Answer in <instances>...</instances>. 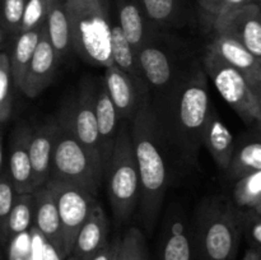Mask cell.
<instances>
[{"instance_id":"obj_3","label":"cell","mask_w":261,"mask_h":260,"mask_svg":"<svg viewBox=\"0 0 261 260\" xmlns=\"http://www.w3.org/2000/svg\"><path fill=\"white\" fill-rule=\"evenodd\" d=\"M205 74L204 68L195 64L184 75L170 102L178 142L191 157H195L203 144L204 127L212 112Z\"/></svg>"},{"instance_id":"obj_18","label":"cell","mask_w":261,"mask_h":260,"mask_svg":"<svg viewBox=\"0 0 261 260\" xmlns=\"http://www.w3.org/2000/svg\"><path fill=\"white\" fill-rule=\"evenodd\" d=\"M96 114L97 122H98V133L101 139L102 157H103L105 168H109L112 153H114L115 144H116L117 135H119V120L120 116L117 110L110 97L105 82L97 86L96 94Z\"/></svg>"},{"instance_id":"obj_15","label":"cell","mask_w":261,"mask_h":260,"mask_svg":"<svg viewBox=\"0 0 261 260\" xmlns=\"http://www.w3.org/2000/svg\"><path fill=\"white\" fill-rule=\"evenodd\" d=\"M32 132L33 130L28 129L27 126H20L15 129L13 135L8 167L17 194H28L36 191L30 153Z\"/></svg>"},{"instance_id":"obj_23","label":"cell","mask_w":261,"mask_h":260,"mask_svg":"<svg viewBox=\"0 0 261 260\" xmlns=\"http://www.w3.org/2000/svg\"><path fill=\"white\" fill-rule=\"evenodd\" d=\"M111 48L115 65L129 75H132L135 81L139 82L145 88H148L144 76H143L142 69H140L139 60H138V50L125 35L124 30L119 22V18H112Z\"/></svg>"},{"instance_id":"obj_13","label":"cell","mask_w":261,"mask_h":260,"mask_svg":"<svg viewBox=\"0 0 261 260\" xmlns=\"http://www.w3.org/2000/svg\"><path fill=\"white\" fill-rule=\"evenodd\" d=\"M213 31L231 36L261 59V12L257 3L234 12L223 22L214 25Z\"/></svg>"},{"instance_id":"obj_44","label":"cell","mask_w":261,"mask_h":260,"mask_svg":"<svg viewBox=\"0 0 261 260\" xmlns=\"http://www.w3.org/2000/svg\"><path fill=\"white\" fill-rule=\"evenodd\" d=\"M115 260H121V259H120V250H119V254H117L116 259H115Z\"/></svg>"},{"instance_id":"obj_28","label":"cell","mask_w":261,"mask_h":260,"mask_svg":"<svg viewBox=\"0 0 261 260\" xmlns=\"http://www.w3.org/2000/svg\"><path fill=\"white\" fill-rule=\"evenodd\" d=\"M162 260H193L190 239L181 223H175L163 245Z\"/></svg>"},{"instance_id":"obj_38","label":"cell","mask_w":261,"mask_h":260,"mask_svg":"<svg viewBox=\"0 0 261 260\" xmlns=\"http://www.w3.org/2000/svg\"><path fill=\"white\" fill-rule=\"evenodd\" d=\"M121 239H114L96 255L92 260H115L120 250Z\"/></svg>"},{"instance_id":"obj_45","label":"cell","mask_w":261,"mask_h":260,"mask_svg":"<svg viewBox=\"0 0 261 260\" xmlns=\"http://www.w3.org/2000/svg\"><path fill=\"white\" fill-rule=\"evenodd\" d=\"M257 5H259V8H260V12H261V0H259V2H257Z\"/></svg>"},{"instance_id":"obj_19","label":"cell","mask_w":261,"mask_h":260,"mask_svg":"<svg viewBox=\"0 0 261 260\" xmlns=\"http://www.w3.org/2000/svg\"><path fill=\"white\" fill-rule=\"evenodd\" d=\"M119 22L137 50L153 41V28L145 13L143 0H115Z\"/></svg>"},{"instance_id":"obj_7","label":"cell","mask_w":261,"mask_h":260,"mask_svg":"<svg viewBox=\"0 0 261 260\" xmlns=\"http://www.w3.org/2000/svg\"><path fill=\"white\" fill-rule=\"evenodd\" d=\"M241 222L229 208L214 205L199 224L198 246L201 260H233Z\"/></svg>"},{"instance_id":"obj_21","label":"cell","mask_w":261,"mask_h":260,"mask_svg":"<svg viewBox=\"0 0 261 260\" xmlns=\"http://www.w3.org/2000/svg\"><path fill=\"white\" fill-rule=\"evenodd\" d=\"M203 144L209 150L219 168L227 171L234 154V139L232 133L212 109L203 132Z\"/></svg>"},{"instance_id":"obj_16","label":"cell","mask_w":261,"mask_h":260,"mask_svg":"<svg viewBox=\"0 0 261 260\" xmlns=\"http://www.w3.org/2000/svg\"><path fill=\"white\" fill-rule=\"evenodd\" d=\"M59 132L58 119L45 122L32 132L30 144L31 161L33 167V180L37 190L46 185L50 178L51 165H53L54 149Z\"/></svg>"},{"instance_id":"obj_33","label":"cell","mask_w":261,"mask_h":260,"mask_svg":"<svg viewBox=\"0 0 261 260\" xmlns=\"http://www.w3.org/2000/svg\"><path fill=\"white\" fill-rule=\"evenodd\" d=\"M14 183L10 176L9 167L7 165L2 166V176H0V227L2 232L7 228L8 219H9L12 209L15 203Z\"/></svg>"},{"instance_id":"obj_39","label":"cell","mask_w":261,"mask_h":260,"mask_svg":"<svg viewBox=\"0 0 261 260\" xmlns=\"http://www.w3.org/2000/svg\"><path fill=\"white\" fill-rule=\"evenodd\" d=\"M43 260H64L60 252L56 250L55 246L48 244L47 241L43 242Z\"/></svg>"},{"instance_id":"obj_31","label":"cell","mask_w":261,"mask_h":260,"mask_svg":"<svg viewBox=\"0 0 261 260\" xmlns=\"http://www.w3.org/2000/svg\"><path fill=\"white\" fill-rule=\"evenodd\" d=\"M143 5L154 30L173 24L178 15V0H143Z\"/></svg>"},{"instance_id":"obj_27","label":"cell","mask_w":261,"mask_h":260,"mask_svg":"<svg viewBox=\"0 0 261 260\" xmlns=\"http://www.w3.org/2000/svg\"><path fill=\"white\" fill-rule=\"evenodd\" d=\"M14 89H17V86L13 76L9 48L3 45V51L0 55V122L3 126L12 117Z\"/></svg>"},{"instance_id":"obj_35","label":"cell","mask_w":261,"mask_h":260,"mask_svg":"<svg viewBox=\"0 0 261 260\" xmlns=\"http://www.w3.org/2000/svg\"><path fill=\"white\" fill-rule=\"evenodd\" d=\"M240 222L241 224H245L251 240L261 250V214L255 209H250L240 217Z\"/></svg>"},{"instance_id":"obj_37","label":"cell","mask_w":261,"mask_h":260,"mask_svg":"<svg viewBox=\"0 0 261 260\" xmlns=\"http://www.w3.org/2000/svg\"><path fill=\"white\" fill-rule=\"evenodd\" d=\"M252 3H256V0H226V2H224L223 8H222L221 13H219L218 18H217L216 22H214L213 27L214 25L218 24V23L223 22L226 18H228L229 15L233 14L234 12L240 10L241 8L246 7V5L252 4Z\"/></svg>"},{"instance_id":"obj_14","label":"cell","mask_w":261,"mask_h":260,"mask_svg":"<svg viewBox=\"0 0 261 260\" xmlns=\"http://www.w3.org/2000/svg\"><path fill=\"white\" fill-rule=\"evenodd\" d=\"M208 47L216 51L224 61L240 71L250 87L256 89L261 84V59L247 50L242 43L224 33L214 32Z\"/></svg>"},{"instance_id":"obj_4","label":"cell","mask_w":261,"mask_h":260,"mask_svg":"<svg viewBox=\"0 0 261 260\" xmlns=\"http://www.w3.org/2000/svg\"><path fill=\"white\" fill-rule=\"evenodd\" d=\"M107 194L117 223H126L140 203V176L132 132L120 127L114 153L107 168Z\"/></svg>"},{"instance_id":"obj_34","label":"cell","mask_w":261,"mask_h":260,"mask_svg":"<svg viewBox=\"0 0 261 260\" xmlns=\"http://www.w3.org/2000/svg\"><path fill=\"white\" fill-rule=\"evenodd\" d=\"M51 2L53 0H27L22 23V32L45 24Z\"/></svg>"},{"instance_id":"obj_41","label":"cell","mask_w":261,"mask_h":260,"mask_svg":"<svg viewBox=\"0 0 261 260\" xmlns=\"http://www.w3.org/2000/svg\"><path fill=\"white\" fill-rule=\"evenodd\" d=\"M255 94H256V98H257V102H259V107H260V112H261V84L259 87H257L256 89H254Z\"/></svg>"},{"instance_id":"obj_32","label":"cell","mask_w":261,"mask_h":260,"mask_svg":"<svg viewBox=\"0 0 261 260\" xmlns=\"http://www.w3.org/2000/svg\"><path fill=\"white\" fill-rule=\"evenodd\" d=\"M121 260H149L147 244L143 232L137 227L129 228L121 237L120 244Z\"/></svg>"},{"instance_id":"obj_2","label":"cell","mask_w":261,"mask_h":260,"mask_svg":"<svg viewBox=\"0 0 261 260\" xmlns=\"http://www.w3.org/2000/svg\"><path fill=\"white\" fill-rule=\"evenodd\" d=\"M73 50L82 60L105 69L115 65L111 22L106 0H66Z\"/></svg>"},{"instance_id":"obj_36","label":"cell","mask_w":261,"mask_h":260,"mask_svg":"<svg viewBox=\"0 0 261 260\" xmlns=\"http://www.w3.org/2000/svg\"><path fill=\"white\" fill-rule=\"evenodd\" d=\"M224 2H226V0H199V5H200L201 10H203L206 19L211 22L212 28H213L214 22H216V19L218 18L222 8H223Z\"/></svg>"},{"instance_id":"obj_40","label":"cell","mask_w":261,"mask_h":260,"mask_svg":"<svg viewBox=\"0 0 261 260\" xmlns=\"http://www.w3.org/2000/svg\"><path fill=\"white\" fill-rule=\"evenodd\" d=\"M242 260H261V250L260 249H250L246 252Z\"/></svg>"},{"instance_id":"obj_17","label":"cell","mask_w":261,"mask_h":260,"mask_svg":"<svg viewBox=\"0 0 261 260\" xmlns=\"http://www.w3.org/2000/svg\"><path fill=\"white\" fill-rule=\"evenodd\" d=\"M33 194L36 196V228L42 235L45 241L56 247V250L60 252L61 257H63V227H61L60 214H59L55 198L47 185L38 188Z\"/></svg>"},{"instance_id":"obj_5","label":"cell","mask_w":261,"mask_h":260,"mask_svg":"<svg viewBox=\"0 0 261 260\" xmlns=\"http://www.w3.org/2000/svg\"><path fill=\"white\" fill-rule=\"evenodd\" d=\"M105 176L106 171L103 163L70 129L59 122L48 180L81 186L96 195Z\"/></svg>"},{"instance_id":"obj_22","label":"cell","mask_w":261,"mask_h":260,"mask_svg":"<svg viewBox=\"0 0 261 260\" xmlns=\"http://www.w3.org/2000/svg\"><path fill=\"white\" fill-rule=\"evenodd\" d=\"M43 27H45V24L30 31H23L14 38L9 40V42L12 43V47L9 48L10 64H12L13 76H14L18 91L22 89L28 65H30L33 55L37 50Z\"/></svg>"},{"instance_id":"obj_1","label":"cell","mask_w":261,"mask_h":260,"mask_svg":"<svg viewBox=\"0 0 261 260\" xmlns=\"http://www.w3.org/2000/svg\"><path fill=\"white\" fill-rule=\"evenodd\" d=\"M160 119L150 94L143 98L132 121V139L140 176V213L152 231L167 189V167L160 147Z\"/></svg>"},{"instance_id":"obj_6","label":"cell","mask_w":261,"mask_h":260,"mask_svg":"<svg viewBox=\"0 0 261 260\" xmlns=\"http://www.w3.org/2000/svg\"><path fill=\"white\" fill-rule=\"evenodd\" d=\"M203 64L204 70L211 76L224 101L234 110L245 124L261 133L259 102L245 76L211 47H206Z\"/></svg>"},{"instance_id":"obj_20","label":"cell","mask_w":261,"mask_h":260,"mask_svg":"<svg viewBox=\"0 0 261 260\" xmlns=\"http://www.w3.org/2000/svg\"><path fill=\"white\" fill-rule=\"evenodd\" d=\"M107 235L109 219L102 206L97 204L76 237L73 255L79 260H92L109 244Z\"/></svg>"},{"instance_id":"obj_8","label":"cell","mask_w":261,"mask_h":260,"mask_svg":"<svg viewBox=\"0 0 261 260\" xmlns=\"http://www.w3.org/2000/svg\"><path fill=\"white\" fill-rule=\"evenodd\" d=\"M46 185L55 198L60 214L64 240L63 257L65 260L73 254L76 237L98 203L94 194L81 186L54 180H48Z\"/></svg>"},{"instance_id":"obj_26","label":"cell","mask_w":261,"mask_h":260,"mask_svg":"<svg viewBox=\"0 0 261 260\" xmlns=\"http://www.w3.org/2000/svg\"><path fill=\"white\" fill-rule=\"evenodd\" d=\"M261 171V140L244 143L234 149L233 158L227 170L234 181Z\"/></svg>"},{"instance_id":"obj_46","label":"cell","mask_w":261,"mask_h":260,"mask_svg":"<svg viewBox=\"0 0 261 260\" xmlns=\"http://www.w3.org/2000/svg\"><path fill=\"white\" fill-rule=\"evenodd\" d=\"M257 2H259V0H256V3H257Z\"/></svg>"},{"instance_id":"obj_43","label":"cell","mask_w":261,"mask_h":260,"mask_svg":"<svg viewBox=\"0 0 261 260\" xmlns=\"http://www.w3.org/2000/svg\"><path fill=\"white\" fill-rule=\"evenodd\" d=\"M255 211H256L257 213H260V214H261V203L259 204V205L256 206V208H255Z\"/></svg>"},{"instance_id":"obj_25","label":"cell","mask_w":261,"mask_h":260,"mask_svg":"<svg viewBox=\"0 0 261 260\" xmlns=\"http://www.w3.org/2000/svg\"><path fill=\"white\" fill-rule=\"evenodd\" d=\"M36 196L33 193L17 194L7 228L2 232L3 242L12 241L19 235L24 233L31 224L35 223Z\"/></svg>"},{"instance_id":"obj_30","label":"cell","mask_w":261,"mask_h":260,"mask_svg":"<svg viewBox=\"0 0 261 260\" xmlns=\"http://www.w3.org/2000/svg\"><path fill=\"white\" fill-rule=\"evenodd\" d=\"M233 200L241 208L255 209L261 203V171L236 181Z\"/></svg>"},{"instance_id":"obj_10","label":"cell","mask_w":261,"mask_h":260,"mask_svg":"<svg viewBox=\"0 0 261 260\" xmlns=\"http://www.w3.org/2000/svg\"><path fill=\"white\" fill-rule=\"evenodd\" d=\"M138 60L149 94L152 91L160 94L167 92L173 97L182 78L176 81L175 66L167 51L153 45L152 41L138 50Z\"/></svg>"},{"instance_id":"obj_12","label":"cell","mask_w":261,"mask_h":260,"mask_svg":"<svg viewBox=\"0 0 261 260\" xmlns=\"http://www.w3.org/2000/svg\"><path fill=\"white\" fill-rule=\"evenodd\" d=\"M59 63L60 59L51 43L45 23L40 43L28 65L20 92L30 98H35L42 93L54 82Z\"/></svg>"},{"instance_id":"obj_24","label":"cell","mask_w":261,"mask_h":260,"mask_svg":"<svg viewBox=\"0 0 261 260\" xmlns=\"http://www.w3.org/2000/svg\"><path fill=\"white\" fill-rule=\"evenodd\" d=\"M48 37L58 54L59 59H63L73 48L71 41V27L66 10V0H53L47 19H46Z\"/></svg>"},{"instance_id":"obj_42","label":"cell","mask_w":261,"mask_h":260,"mask_svg":"<svg viewBox=\"0 0 261 260\" xmlns=\"http://www.w3.org/2000/svg\"><path fill=\"white\" fill-rule=\"evenodd\" d=\"M65 260H79V259H78V257H76V256H74L73 254H71V255H69V256L66 257Z\"/></svg>"},{"instance_id":"obj_9","label":"cell","mask_w":261,"mask_h":260,"mask_svg":"<svg viewBox=\"0 0 261 260\" xmlns=\"http://www.w3.org/2000/svg\"><path fill=\"white\" fill-rule=\"evenodd\" d=\"M96 94L97 87L89 79H83L74 98L61 109L58 121L70 129L73 134L103 163L96 114Z\"/></svg>"},{"instance_id":"obj_29","label":"cell","mask_w":261,"mask_h":260,"mask_svg":"<svg viewBox=\"0 0 261 260\" xmlns=\"http://www.w3.org/2000/svg\"><path fill=\"white\" fill-rule=\"evenodd\" d=\"M27 0H3L2 13V43L12 40L22 32Z\"/></svg>"},{"instance_id":"obj_11","label":"cell","mask_w":261,"mask_h":260,"mask_svg":"<svg viewBox=\"0 0 261 260\" xmlns=\"http://www.w3.org/2000/svg\"><path fill=\"white\" fill-rule=\"evenodd\" d=\"M103 82L116 107L120 120L133 121L143 98L149 94L148 88L116 65L106 68Z\"/></svg>"}]
</instances>
